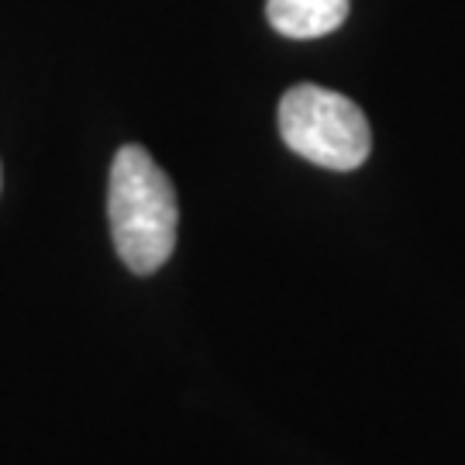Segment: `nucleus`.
I'll use <instances>...</instances> for the list:
<instances>
[{"label":"nucleus","mask_w":465,"mask_h":465,"mask_svg":"<svg viewBox=\"0 0 465 465\" xmlns=\"http://www.w3.org/2000/svg\"><path fill=\"white\" fill-rule=\"evenodd\" d=\"M107 217L121 262L134 276H152L176 249L180 203L163 166L142 145H124L111 166Z\"/></svg>","instance_id":"1"},{"label":"nucleus","mask_w":465,"mask_h":465,"mask_svg":"<svg viewBox=\"0 0 465 465\" xmlns=\"http://www.w3.org/2000/svg\"><path fill=\"white\" fill-rule=\"evenodd\" d=\"M280 134L307 163L334 173L359 169L372 149V132L362 107L345 94L314 84H300L282 94Z\"/></svg>","instance_id":"2"},{"label":"nucleus","mask_w":465,"mask_h":465,"mask_svg":"<svg viewBox=\"0 0 465 465\" xmlns=\"http://www.w3.org/2000/svg\"><path fill=\"white\" fill-rule=\"evenodd\" d=\"M351 0H266L269 25L286 38H321L349 17Z\"/></svg>","instance_id":"3"}]
</instances>
